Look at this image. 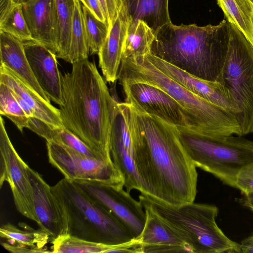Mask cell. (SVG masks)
<instances>
[{
  "label": "cell",
  "instance_id": "32",
  "mask_svg": "<svg viewBox=\"0 0 253 253\" xmlns=\"http://www.w3.org/2000/svg\"><path fill=\"white\" fill-rule=\"evenodd\" d=\"M82 9L89 52L91 54H98L108 35L109 26L97 19L84 5Z\"/></svg>",
  "mask_w": 253,
  "mask_h": 253
},
{
  "label": "cell",
  "instance_id": "37",
  "mask_svg": "<svg viewBox=\"0 0 253 253\" xmlns=\"http://www.w3.org/2000/svg\"><path fill=\"white\" fill-rule=\"evenodd\" d=\"M245 195L242 203L253 211V191L245 193Z\"/></svg>",
  "mask_w": 253,
  "mask_h": 253
},
{
  "label": "cell",
  "instance_id": "24",
  "mask_svg": "<svg viewBox=\"0 0 253 253\" xmlns=\"http://www.w3.org/2000/svg\"><path fill=\"white\" fill-rule=\"evenodd\" d=\"M27 128L44 138L46 141L60 144L90 157L112 160L111 158L105 157L91 149L64 127H55L35 117H30Z\"/></svg>",
  "mask_w": 253,
  "mask_h": 253
},
{
  "label": "cell",
  "instance_id": "33",
  "mask_svg": "<svg viewBox=\"0 0 253 253\" xmlns=\"http://www.w3.org/2000/svg\"><path fill=\"white\" fill-rule=\"evenodd\" d=\"M235 187L244 194L253 191V162L240 170L236 176Z\"/></svg>",
  "mask_w": 253,
  "mask_h": 253
},
{
  "label": "cell",
  "instance_id": "36",
  "mask_svg": "<svg viewBox=\"0 0 253 253\" xmlns=\"http://www.w3.org/2000/svg\"><path fill=\"white\" fill-rule=\"evenodd\" d=\"M241 253H253V235L244 239L241 244Z\"/></svg>",
  "mask_w": 253,
  "mask_h": 253
},
{
  "label": "cell",
  "instance_id": "3",
  "mask_svg": "<svg viewBox=\"0 0 253 253\" xmlns=\"http://www.w3.org/2000/svg\"><path fill=\"white\" fill-rule=\"evenodd\" d=\"M229 40V22L216 25H174L171 21L155 33L151 53L199 78L217 82Z\"/></svg>",
  "mask_w": 253,
  "mask_h": 253
},
{
  "label": "cell",
  "instance_id": "5",
  "mask_svg": "<svg viewBox=\"0 0 253 253\" xmlns=\"http://www.w3.org/2000/svg\"><path fill=\"white\" fill-rule=\"evenodd\" d=\"M51 188L62 215L63 235L111 246L134 240L111 212L72 181L64 177Z\"/></svg>",
  "mask_w": 253,
  "mask_h": 253
},
{
  "label": "cell",
  "instance_id": "8",
  "mask_svg": "<svg viewBox=\"0 0 253 253\" xmlns=\"http://www.w3.org/2000/svg\"><path fill=\"white\" fill-rule=\"evenodd\" d=\"M229 28L227 54L217 82L229 93L243 136L253 133V46L230 23Z\"/></svg>",
  "mask_w": 253,
  "mask_h": 253
},
{
  "label": "cell",
  "instance_id": "23",
  "mask_svg": "<svg viewBox=\"0 0 253 253\" xmlns=\"http://www.w3.org/2000/svg\"><path fill=\"white\" fill-rule=\"evenodd\" d=\"M131 23L144 21L156 33L170 22L169 0H122Z\"/></svg>",
  "mask_w": 253,
  "mask_h": 253
},
{
  "label": "cell",
  "instance_id": "17",
  "mask_svg": "<svg viewBox=\"0 0 253 253\" xmlns=\"http://www.w3.org/2000/svg\"><path fill=\"white\" fill-rule=\"evenodd\" d=\"M144 210L146 220L137 239L141 245V253H192L188 245L175 230L152 211Z\"/></svg>",
  "mask_w": 253,
  "mask_h": 253
},
{
  "label": "cell",
  "instance_id": "27",
  "mask_svg": "<svg viewBox=\"0 0 253 253\" xmlns=\"http://www.w3.org/2000/svg\"><path fill=\"white\" fill-rule=\"evenodd\" d=\"M155 33L143 21L130 22L124 42L122 59L143 56L151 52Z\"/></svg>",
  "mask_w": 253,
  "mask_h": 253
},
{
  "label": "cell",
  "instance_id": "9",
  "mask_svg": "<svg viewBox=\"0 0 253 253\" xmlns=\"http://www.w3.org/2000/svg\"><path fill=\"white\" fill-rule=\"evenodd\" d=\"M135 109L130 104L117 102L110 134L109 147L113 162L122 174L126 190L142 188L135 164V148L142 137Z\"/></svg>",
  "mask_w": 253,
  "mask_h": 253
},
{
  "label": "cell",
  "instance_id": "6",
  "mask_svg": "<svg viewBox=\"0 0 253 253\" xmlns=\"http://www.w3.org/2000/svg\"><path fill=\"white\" fill-rule=\"evenodd\" d=\"M139 201L175 230L192 253H241L240 244L228 238L217 225V207L194 202L173 206L141 193Z\"/></svg>",
  "mask_w": 253,
  "mask_h": 253
},
{
  "label": "cell",
  "instance_id": "38",
  "mask_svg": "<svg viewBox=\"0 0 253 253\" xmlns=\"http://www.w3.org/2000/svg\"><path fill=\"white\" fill-rule=\"evenodd\" d=\"M14 0L18 3L23 4V3H26L27 2H28L31 0Z\"/></svg>",
  "mask_w": 253,
  "mask_h": 253
},
{
  "label": "cell",
  "instance_id": "10",
  "mask_svg": "<svg viewBox=\"0 0 253 253\" xmlns=\"http://www.w3.org/2000/svg\"><path fill=\"white\" fill-rule=\"evenodd\" d=\"M46 147L49 162L65 178L124 187V178L112 160L90 157L53 141H46Z\"/></svg>",
  "mask_w": 253,
  "mask_h": 253
},
{
  "label": "cell",
  "instance_id": "4",
  "mask_svg": "<svg viewBox=\"0 0 253 253\" xmlns=\"http://www.w3.org/2000/svg\"><path fill=\"white\" fill-rule=\"evenodd\" d=\"M118 80L120 83H146L165 91L185 110L194 132L241 136L240 125L231 112L194 94L159 70L145 55L122 59Z\"/></svg>",
  "mask_w": 253,
  "mask_h": 253
},
{
  "label": "cell",
  "instance_id": "15",
  "mask_svg": "<svg viewBox=\"0 0 253 253\" xmlns=\"http://www.w3.org/2000/svg\"><path fill=\"white\" fill-rule=\"evenodd\" d=\"M22 9L33 41L56 56L59 32L55 0H31L22 4Z\"/></svg>",
  "mask_w": 253,
  "mask_h": 253
},
{
  "label": "cell",
  "instance_id": "16",
  "mask_svg": "<svg viewBox=\"0 0 253 253\" xmlns=\"http://www.w3.org/2000/svg\"><path fill=\"white\" fill-rule=\"evenodd\" d=\"M25 53L33 73L42 89L50 100L62 103L61 74L56 55L34 41L24 42Z\"/></svg>",
  "mask_w": 253,
  "mask_h": 253
},
{
  "label": "cell",
  "instance_id": "20",
  "mask_svg": "<svg viewBox=\"0 0 253 253\" xmlns=\"http://www.w3.org/2000/svg\"><path fill=\"white\" fill-rule=\"evenodd\" d=\"M0 59L1 65L13 73L44 100L50 102L33 73L25 53L24 42L0 31Z\"/></svg>",
  "mask_w": 253,
  "mask_h": 253
},
{
  "label": "cell",
  "instance_id": "14",
  "mask_svg": "<svg viewBox=\"0 0 253 253\" xmlns=\"http://www.w3.org/2000/svg\"><path fill=\"white\" fill-rule=\"evenodd\" d=\"M145 56L159 70L194 94L233 114L234 107L229 93L220 83L205 80L193 76L151 52Z\"/></svg>",
  "mask_w": 253,
  "mask_h": 253
},
{
  "label": "cell",
  "instance_id": "22",
  "mask_svg": "<svg viewBox=\"0 0 253 253\" xmlns=\"http://www.w3.org/2000/svg\"><path fill=\"white\" fill-rule=\"evenodd\" d=\"M0 236L7 240L3 247L11 253H51L45 247L50 237L40 228L35 230L27 225L20 229L7 223L1 226Z\"/></svg>",
  "mask_w": 253,
  "mask_h": 253
},
{
  "label": "cell",
  "instance_id": "26",
  "mask_svg": "<svg viewBox=\"0 0 253 253\" xmlns=\"http://www.w3.org/2000/svg\"><path fill=\"white\" fill-rule=\"evenodd\" d=\"M0 31L24 42L33 41L24 16L22 4L14 0H0Z\"/></svg>",
  "mask_w": 253,
  "mask_h": 253
},
{
  "label": "cell",
  "instance_id": "12",
  "mask_svg": "<svg viewBox=\"0 0 253 253\" xmlns=\"http://www.w3.org/2000/svg\"><path fill=\"white\" fill-rule=\"evenodd\" d=\"M0 186L4 181L9 184L14 204L23 216L37 224L32 185L28 173L29 166L21 159L13 147L0 118Z\"/></svg>",
  "mask_w": 253,
  "mask_h": 253
},
{
  "label": "cell",
  "instance_id": "19",
  "mask_svg": "<svg viewBox=\"0 0 253 253\" xmlns=\"http://www.w3.org/2000/svg\"><path fill=\"white\" fill-rule=\"evenodd\" d=\"M28 170L33 187L35 211L39 221L38 224L40 229L49 235L52 240L63 234L61 214L51 186L29 166Z\"/></svg>",
  "mask_w": 253,
  "mask_h": 253
},
{
  "label": "cell",
  "instance_id": "1",
  "mask_svg": "<svg viewBox=\"0 0 253 253\" xmlns=\"http://www.w3.org/2000/svg\"><path fill=\"white\" fill-rule=\"evenodd\" d=\"M136 112L143 136L135 154L141 193L173 206L194 202L198 173L181 142L179 128Z\"/></svg>",
  "mask_w": 253,
  "mask_h": 253
},
{
  "label": "cell",
  "instance_id": "29",
  "mask_svg": "<svg viewBox=\"0 0 253 253\" xmlns=\"http://www.w3.org/2000/svg\"><path fill=\"white\" fill-rule=\"evenodd\" d=\"M74 0L75 8L70 48L67 62L72 64L87 59L89 53L82 6L80 0Z\"/></svg>",
  "mask_w": 253,
  "mask_h": 253
},
{
  "label": "cell",
  "instance_id": "13",
  "mask_svg": "<svg viewBox=\"0 0 253 253\" xmlns=\"http://www.w3.org/2000/svg\"><path fill=\"white\" fill-rule=\"evenodd\" d=\"M125 101L138 111L154 116L179 129L191 130L187 115L181 105L161 88L143 82L120 83Z\"/></svg>",
  "mask_w": 253,
  "mask_h": 253
},
{
  "label": "cell",
  "instance_id": "35",
  "mask_svg": "<svg viewBox=\"0 0 253 253\" xmlns=\"http://www.w3.org/2000/svg\"><path fill=\"white\" fill-rule=\"evenodd\" d=\"M80 1L91 11L97 19L108 25L99 0H80Z\"/></svg>",
  "mask_w": 253,
  "mask_h": 253
},
{
  "label": "cell",
  "instance_id": "28",
  "mask_svg": "<svg viewBox=\"0 0 253 253\" xmlns=\"http://www.w3.org/2000/svg\"><path fill=\"white\" fill-rule=\"evenodd\" d=\"M59 32V58L68 62L70 48L74 12V0H55Z\"/></svg>",
  "mask_w": 253,
  "mask_h": 253
},
{
  "label": "cell",
  "instance_id": "2",
  "mask_svg": "<svg viewBox=\"0 0 253 253\" xmlns=\"http://www.w3.org/2000/svg\"><path fill=\"white\" fill-rule=\"evenodd\" d=\"M60 117L66 128L95 152L111 158L109 140L117 101L110 94L95 63L87 59L61 74Z\"/></svg>",
  "mask_w": 253,
  "mask_h": 253
},
{
  "label": "cell",
  "instance_id": "39",
  "mask_svg": "<svg viewBox=\"0 0 253 253\" xmlns=\"http://www.w3.org/2000/svg\"><path fill=\"white\" fill-rule=\"evenodd\" d=\"M252 2V3L253 4V0H250Z\"/></svg>",
  "mask_w": 253,
  "mask_h": 253
},
{
  "label": "cell",
  "instance_id": "18",
  "mask_svg": "<svg viewBox=\"0 0 253 253\" xmlns=\"http://www.w3.org/2000/svg\"><path fill=\"white\" fill-rule=\"evenodd\" d=\"M130 22V17L124 4L109 28L108 35L97 54L99 66L106 82L109 83H114L118 80L123 46Z\"/></svg>",
  "mask_w": 253,
  "mask_h": 253
},
{
  "label": "cell",
  "instance_id": "11",
  "mask_svg": "<svg viewBox=\"0 0 253 253\" xmlns=\"http://www.w3.org/2000/svg\"><path fill=\"white\" fill-rule=\"evenodd\" d=\"M90 198L100 204L119 220L137 240L146 220L145 211L140 201L118 187L97 181H72Z\"/></svg>",
  "mask_w": 253,
  "mask_h": 253
},
{
  "label": "cell",
  "instance_id": "31",
  "mask_svg": "<svg viewBox=\"0 0 253 253\" xmlns=\"http://www.w3.org/2000/svg\"><path fill=\"white\" fill-rule=\"evenodd\" d=\"M0 113L8 118L22 132L27 128L29 117L21 107L10 88L0 82Z\"/></svg>",
  "mask_w": 253,
  "mask_h": 253
},
{
  "label": "cell",
  "instance_id": "30",
  "mask_svg": "<svg viewBox=\"0 0 253 253\" xmlns=\"http://www.w3.org/2000/svg\"><path fill=\"white\" fill-rule=\"evenodd\" d=\"M51 253H111L118 245L111 246L90 242L69 235H62L50 241Z\"/></svg>",
  "mask_w": 253,
  "mask_h": 253
},
{
  "label": "cell",
  "instance_id": "34",
  "mask_svg": "<svg viewBox=\"0 0 253 253\" xmlns=\"http://www.w3.org/2000/svg\"><path fill=\"white\" fill-rule=\"evenodd\" d=\"M110 28L117 17L123 6L122 0H99Z\"/></svg>",
  "mask_w": 253,
  "mask_h": 253
},
{
  "label": "cell",
  "instance_id": "21",
  "mask_svg": "<svg viewBox=\"0 0 253 253\" xmlns=\"http://www.w3.org/2000/svg\"><path fill=\"white\" fill-rule=\"evenodd\" d=\"M0 82L22 99L32 109L35 117L51 126L64 127L59 109L42 98L37 92L2 65H0Z\"/></svg>",
  "mask_w": 253,
  "mask_h": 253
},
{
  "label": "cell",
  "instance_id": "7",
  "mask_svg": "<svg viewBox=\"0 0 253 253\" xmlns=\"http://www.w3.org/2000/svg\"><path fill=\"white\" fill-rule=\"evenodd\" d=\"M181 142L194 165L235 187L236 176L253 162V141L234 135L211 136L179 129Z\"/></svg>",
  "mask_w": 253,
  "mask_h": 253
},
{
  "label": "cell",
  "instance_id": "25",
  "mask_svg": "<svg viewBox=\"0 0 253 253\" xmlns=\"http://www.w3.org/2000/svg\"><path fill=\"white\" fill-rule=\"evenodd\" d=\"M227 21L253 46V4L250 0H217Z\"/></svg>",
  "mask_w": 253,
  "mask_h": 253
}]
</instances>
